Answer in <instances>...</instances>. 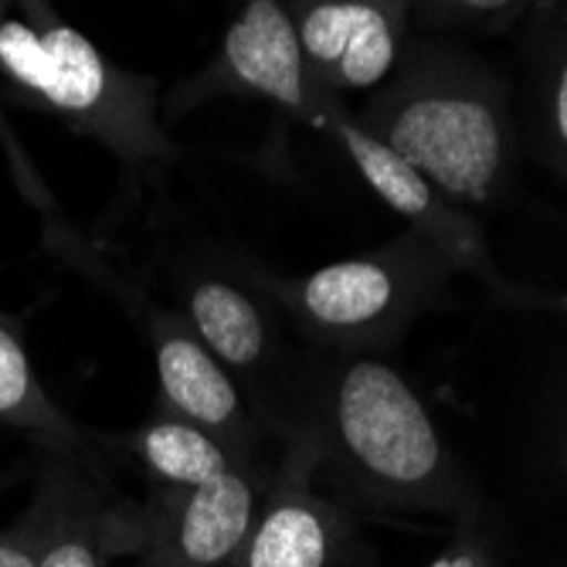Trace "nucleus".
Segmentation results:
<instances>
[{
  "instance_id": "423d86ee",
  "label": "nucleus",
  "mask_w": 567,
  "mask_h": 567,
  "mask_svg": "<svg viewBox=\"0 0 567 567\" xmlns=\"http://www.w3.org/2000/svg\"><path fill=\"white\" fill-rule=\"evenodd\" d=\"M289 14L317 85L374 89L398 69L404 0H296Z\"/></svg>"
},
{
  "instance_id": "f8f14e48",
  "label": "nucleus",
  "mask_w": 567,
  "mask_h": 567,
  "mask_svg": "<svg viewBox=\"0 0 567 567\" xmlns=\"http://www.w3.org/2000/svg\"><path fill=\"white\" fill-rule=\"evenodd\" d=\"M136 452L153 476L177 489L200 486L235 466L228 445L218 435L177 415L150 422L136 435Z\"/></svg>"
},
{
  "instance_id": "ddd939ff",
  "label": "nucleus",
  "mask_w": 567,
  "mask_h": 567,
  "mask_svg": "<svg viewBox=\"0 0 567 567\" xmlns=\"http://www.w3.org/2000/svg\"><path fill=\"white\" fill-rule=\"evenodd\" d=\"M0 425H11L48 442H72L75 429L38 384L18 327L0 313Z\"/></svg>"
},
{
  "instance_id": "20e7f679",
  "label": "nucleus",
  "mask_w": 567,
  "mask_h": 567,
  "mask_svg": "<svg viewBox=\"0 0 567 567\" xmlns=\"http://www.w3.org/2000/svg\"><path fill=\"white\" fill-rule=\"evenodd\" d=\"M0 72L123 150L146 153L157 143L140 85L113 72L95 44L62 21L0 18Z\"/></svg>"
},
{
  "instance_id": "1a4fd4ad",
  "label": "nucleus",
  "mask_w": 567,
  "mask_h": 567,
  "mask_svg": "<svg viewBox=\"0 0 567 567\" xmlns=\"http://www.w3.org/2000/svg\"><path fill=\"white\" fill-rule=\"evenodd\" d=\"M221 72L238 89L272 99L313 123L327 110V95H320L302 62L296 24L282 0H245L221 44Z\"/></svg>"
},
{
  "instance_id": "6e6552de",
  "label": "nucleus",
  "mask_w": 567,
  "mask_h": 567,
  "mask_svg": "<svg viewBox=\"0 0 567 567\" xmlns=\"http://www.w3.org/2000/svg\"><path fill=\"white\" fill-rule=\"evenodd\" d=\"M259 517V493L241 470L177 489L150 524L146 567H228Z\"/></svg>"
},
{
  "instance_id": "9d476101",
  "label": "nucleus",
  "mask_w": 567,
  "mask_h": 567,
  "mask_svg": "<svg viewBox=\"0 0 567 567\" xmlns=\"http://www.w3.org/2000/svg\"><path fill=\"white\" fill-rule=\"evenodd\" d=\"M184 320L231 374L266 371L276 350L269 309L259 302V289L241 286L221 272H190L181 286Z\"/></svg>"
},
{
  "instance_id": "6ab92c4d",
  "label": "nucleus",
  "mask_w": 567,
  "mask_h": 567,
  "mask_svg": "<svg viewBox=\"0 0 567 567\" xmlns=\"http://www.w3.org/2000/svg\"><path fill=\"white\" fill-rule=\"evenodd\" d=\"M439 567H449V564H439Z\"/></svg>"
},
{
  "instance_id": "a211bd4d",
  "label": "nucleus",
  "mask_w": 567,
  "mask_h": 567,
  "mask_svg": "<svg viewBox=\"0 0 567 567\" xmlns=\"http://www.w3.org/2000/svg\"><path fill=\"white\" fill-rule=\"evenodd\" d=\"M564 466H567V452H564Z\"/></svg>"
},
{
  "instance_id": "f257e3e1",
  "label": "nucleus",
  "mask_w": 567,
  "mask_h": 567,
  "mask_svg": "<svg viewBox=\"0 0 567 567\" xmlns=\"http://www.w3.org/2000/svg\"><path fill=\"white\" fill-rule=\"evenodd\" d=\"M364 130L458 208L493 204L506 184L513 133L503 95L466 62L422 51L371 106Z\"/></svg>"
},
{
  "instance_id": "9b49d317",
  "label": "nucleus",
  "mask_w": 567,
  "mask_h": 567,
  "mask_svg": "<svg viewBox=\"0 0 567 567\" xmlns=\"http://www.w3.org/2000/svg\"><path fill=\"white\" fill-rule=\"evenodd\" d=\"M330 560V517L327 509L299 489V483L276 493L255 517L251 534L235 567H327Z\"/></svg>"
},
{
  "instance_id": "2eb2a0df",
  "label": "nucleus",
  "mask_w": 567,
  "mask_h": 567,
  "mask_svg": "<svg viewBox=\"0 0 567 567\" xmlns=\"http://www.w3.org/2000/svg\"><path fill=\"white\" fill-rule=\"evenodd\" d=\"M38 567H102V527L89 513L65 517Z\"/></svg>"
},
{
  "instance_id": "f03ea898",
  "label": "nucleus",
  "mask_w": 567,
  "mask_h": 567,
  "mask_svg": "<svg viewBox=\"0 0 567 567\" xmlns=\"http://www.w3.org/2000/svg\"><path fill=\"white\" fill-rule=\"evenodd\" d=\"M251 286L299 323L306 337L337 350L391 343L411 320L435 306L449 276L445 255L419 231L306 276H272L248 266Z\"/></svg>"
},
{
  "instance_id": "dca6fc26",
  "label": "nucleus",
  "mask_w": 567,
  "mask_h": 567,
  "mask_svg": "<svg viewBox=\"0 0 567 567\" xmlns=\"http://www.w3.org/2000/svg\"><path fill=\"white\" fill-rule=\"evenodd\" d=\"M62 520L65 513L59 506H51V499H41V506L21 527L0 537V567H38L48 540L55 537Z\"/></svg>"
},
{
  "instance_id": "4468645a",
  "label": "nucleus",
  "mask_w": 567,
  "mask_h": 567,
  "mask_svg": "<svg viewBox=\"0 0 567 567\" xmlns=\"http://www.w3.org/2000/svg\"><path fill=\"white\" fill-rule=\"evenodd\" d=\"M537 130L547 153L567 161V34L560 38L554 59L544 69V89L537 99Z\"/></svg>"
},
{
  "instance_id": "39448f33",
  "label": "nucleus",
  "mask_w": 567,
  "mask_h": 567,
  "mask_svg": "<svg viewBox=\"0 0 567 567\" xmlns=\"http://www.w3.org/2000/svg\"><path fill=\"white\" fill-rule=\"evenodd\" d=\"M317 123H323L337 133V140L347 150V157L357 164L360 177L371 184V190L388 204V208H394L401 218H408L419 235L435 241V248L445 255L455 272L476 276L506 302H544V306L557 302L550 296H537V292H527L520 286H509L496 272V262H493V255L483 241L480 225L462 212L458 204L442 197L415 167H411L408 161H401L388 143L371 136L360 123H353L337 106H330V102H327V110Z\"/></svg>"
},
{
  "instance_id": "7ed1b4c3",
  "label": "nucleus",
  "mask_w": 567,
  "mask_h": 567,
  "mask_svg": "<svg viewBox=\"0 0 567 567\" xmlns=\"http://www.w3.org/2000/svg\"><path fill=\"white\" fill-rule=\"evenodd\" d=\"M327 429L347 466L384 493L442 483L445 449L411 384L381 360L347 357L327 384Z\"/></svg>"
},
{
  "instance_id": "f3484780",
  "label": "nucleus",
  "mask_w": 567,
  "mask_h": 567,
  "mask_svg": "<svg viewBox=\"0 0 567 567\" xmlns=\"http://www.w3.org/2000/svg\"><path fill=\"white\" fill-rule=\"evenodd\" d=\"M429 18H445V21H483V18H499L524 8L527 0H419Z\"/></svg>"
},
{
  "instance_id": "0eeeda50",
  "label": "nucleus",
  "mask_w": 567,
  "mask_h": 567,
  "mask_svg": "<svg viewBox=\"0 0 567 567\" xmlns=\"http://www.w3.org/2000/svg\"><path fill=\"white\" fill-rule=\"evenodd\" d=\"M113 289L126 299L133 317L143 323V330L150 337L161 394L174 415L208 429L225 445L231 439H241L245 435V401L235 384V374L197 340V333L187 327V320L181 313L153 306L140 292L120 289V282H113Z\"/></svg>"
}]
</instances>
